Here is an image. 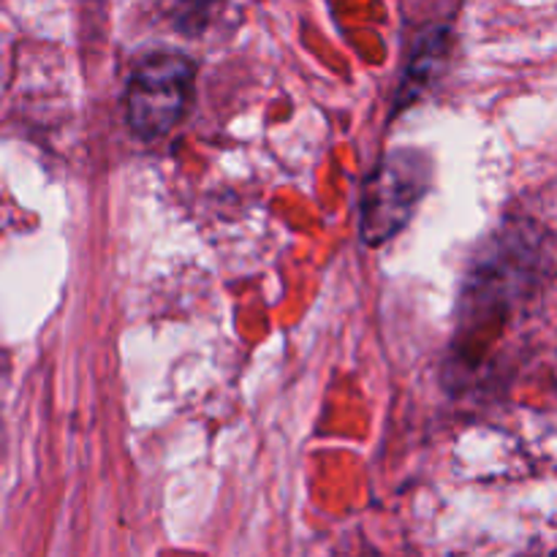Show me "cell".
Returning <instances> with one entry per match:
<instances>
[{"label":"cell","instance_id":"obj_1","mask_svg":"<svg viewBox=\"0 0 557 557\" xmlns=\"http://www.w3.org/2000/svg\"><path fill=\"white\" fill-rule=\"evenodd\" d=\"M196 65L180 52L147 54L125 85V117L141 139L169 134L194 98Z\"/></svg>","mask_w":557,"mask_h":557},{"label":"cell","instance_id":"obj_2","mask_svg":"<svg viewBox=\"0 0 557 557\" xmlns=\"http://www.w3.org/2000/svg\"><path fill=\"white\" fill-rule=\"evenodd\" d=\"M430 161L422 150H395L364 180L359 199V228L368 245L395 237L428 194Z\"/></svg>","mask_w":557,"mask_h":557}]
</instances>
